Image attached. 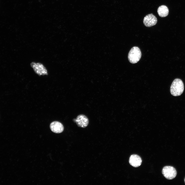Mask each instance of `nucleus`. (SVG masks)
Returning a JSON list of instances; mask_svg holds the SVG:
<instances>
[{
    "instance_id": "f257e3e1",
    "label": "nucleus",
    "mask_w": 185,
    "mask_h": 185,
    "mask_svg": "<svg viewBox=\"0 0 185 185\" xmlns=\"http://www.w3.org/2000/svg\"><path fill=\"white\" fill-rule=\"evenodd\" d=\"M184 85L182 81L180 79H175L171 86L170 91L173 96H176L180 95L183 92Z\"/></svg>"
},
{
    "instance_id": "f03ea898",
    "label": "nucleus",
    "mask_w": 185,
    "mask_h": 185,
    "mask_svg": "<svg viewBox=\"0 0 185 185\" xmlns=\"http://www.w3.org/2000/svg\"><path fill=\"white\" fill-rule=\"evenodd\" d=\"M141 55L140 48L137 47H134L131 49L128 53V60L132 63H136L140 60Z\"/></svg>"
},
{
    "instance_id": "7ed1b4c3",
    "label": "nucleus",
    "mask_w": 185,
    "mask_h": 185,
    "mask_svg": "<svg viewBox=\"0 0 185 185\" xmlns=\"http://www.w3.org/2000/svg\"><path fill=\"white\" fill-rule=\"evenodd\" d=\"M162 172L164 177L169 180L174 178L177 175L176 169L171 166H167L164 167L162 170Z\"/></svg>"
},
{
    "instance_id": "20e7f679",
    "label": "nucleus",
    "mask_w": 185,
    "mask_h": 185,
    "mask_svg": "<svg viewBox=\"0 0 185 185\" xmlns=\"http://www.w3.org/2000/svg\"><path fill=\"white\" fill-rule=\"evenodd\" d=\"M30 65L35 73L39 76L48 75L47 69L42 64L32 62Z\"/></svg>"
},
{
    "instance_id": "39448f33",
    "label": "nucleus",
    "mask_w": 185,
    "mask_h": 185,
    "mask_svg": "<svg viewBox=\"0 0 185 185\" xmlns=\"http://www.w3.org/2000/svg\"><path fill=\"white\" fill-rule=\"evenodd\" d=\"M74 122L76 123L78 126L85 128L89 124V120L85 115L81 114L77 116L76 118L73 119Z\"/></svg>"
},
{
    "instance_id": "423d86ee",
    "label": "nucleus",
    "mask_w": 185,
    "mask_h": 185,
    "mask_svg": "<svg viewBox=\"0 0 185 185\" xmlns=\"http://www.w3.org/2000/svg\"><path fill=\"white\" fill-rule=\"evenodd\" d=\"M157 22L156 18L152 14L146 15L144 18L143 21L144 24L147 27H150L155 25Z\"/></svg>"
},
{
    "instance_id": "0eeeda50",
    "label": "nucleus",
    "mask_w": 185,
    "mask_h": 185,
    "mask_svg": "<svg viewBox=\"0 0 185 185\" xmlns=\"http://www.w3.org/2000/svg\"><path fill=\"white\" fill-rule=\"evenodd\" d=\"M50 127L52 132L57 133H61L64 130V127L62 124L58 121L52 122L50 124Z\"/></svg>"
},
{
    "instance_id": "6e6552de",
    "label": "nucleus",
    "mask_w": 185,
    "mask_h": 185,
    "mask_svg": "<svg viewBox=\"0 0 185 185\" xmlns=\"http://www.w3.org/2000/svg\"><path fill=\"white\" fill-rule=\"evenodd\" d=\"M129 162L133 166L137 167L141 164L142 160L139 156L136 154H133L131 155L130 158Z\"/></svg>"
},
{
    "instance_id": "1a4fd4ad",
    "label": "nucleus",
    "mask_w": 185,
    "mask_h": 185,
    "mask_svg": "<svg viewBox=\"0 0 185 185\" xmlns=\"http://www.w3.org/2000/svg\"><path fill=\"white\" fill-rule=\"evenodd\" d=\"M159 15L161 17L166 16L169 14V11L168 7L164 5L160 6L158 9Z\"/></svg>"
},
{
    "instance_id": "9d476101",
    "label": "nucleus",
    "mask_w": 185,
    "mask_h": 185,
    "mask_svg": "<svg viewBox=\"0 0 185 185\" xmlns=\"http://www.w3.org/2000/svg\"><path fill=\"white\" fill-rule=\"evenodd\" d=\"M184 182H185V178H184Z\"/></svg>"
}]
</instances>
